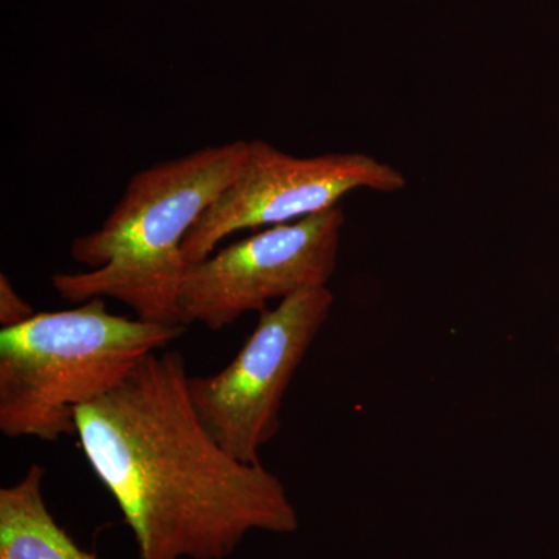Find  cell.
Here are the masks:
<instances>
[{"mask_svg": "<svg viewBox=\"0 0 559 559\" xmlns=\"http://www.w3.org/2000/svg\"><path fill=\"white\" fill-rule=\"evenodd\" d=\"M38 312L31 304H27L16 289L13 283L5 274H0V325L2 329H11V326L21 325L27 322Z\"/></svg>", "mask_w": 559, "mask_h": 559, "instance_id": "8", "label": "cell"}, {"mask_svg": "<svg viewBox=\"0 0 559 559\" xmlns=\"http://www.w3.org/2000/svg\"><path fill=\"white\" fill-rule=\"evenodd\" d=\"M186 325L110 314L105 299L38 312L0 331V430L9 439L76 436V411L116 389Z\"/></svg>", "mask_w": 559, "mask_h": 559, "instance_id": "3", "label": "cell"}, {"mask_svg": "<svg viewBox=\"0 0 559 559\" xmlns=\"http://www.w3.org/2000/svg\"><path fill=\"white\" fill-rule=\"evenodd\" d=\"M189 380L180 353H151L76 411L81 450L132 530L139 559H226L250 532L299 528L278 477L231 457L202 425Z\"/></svg>", "mask_w": 559, "mask_h": 559, "instance_id": "1", "label": "cell"}, {"mask_svg": "<svg viewBox=\"0 0 559 559\" xmlns=\"http://www.w3.org/2000/svg\"><path fill=\"white\" fill-rule=\"evenodd\" d=\"M44 477L46 469L32 465L20 481L0 489V559H98L51 516Z\"/></svg>", "mask_w": 559, "mask_h": 559, "instance_id": "7", "label": "cell"}, {"mask_svg": "<svg viewBox=\"0 0 559 559\" xmlns=\"http://www.w3.org/2000/svg\"><path fill=\"white\" fill-rule=\"evenodd\" d=\"M246 153L248 142L235 140L135 173L100 229L70 246L72 259L91 271L58 272L53 289L72 304L114 299L135 318L186 325L179 310L182 242L237 178Z\"/></svg>", "mask_w": 559, "mask_h": 559, "instance_id": "2", "label": "cell"}, {"mask_svg": "<svg viewBox=\"0 0 559 559\" xmlns=\"http://www.w3.org/2000/svg\"><path fill=\"white\" fill-rule=\"evenodd\" d=\"M329 286L301 289L261 312L255 330L226 369L190 377L191 404L202 425L231 457L248 465L280 429V411L294 374L325 325Z\"/></svg>", "mask_w": 559, "mask_h": 559, "instance_id": "4", "label": "cell"}, {"mask_svg": "<svg viewBox=\"0 0 559 559\" xmlns=\"http://www.w3.org/2000/svg\"><path fill=\"white\" fill-rule=\"evenodd\" d=\"M406 183L403 173L370 154L297 157L250 140L237 178L183 240V259L187 264L207 259L237 231L296 223L337 207L352 191L396 193Z\"/></svg>", "mask_w": 559, "mask_h": 559, "instance_id": "5", "label": "cell"}, {"mask_svg": "<svg viewBox=\"0 0 559 559\" xmlns=\"http://www.w3.org/2000/svg\"><path fill=\"white\" fill-rule=\"evenodd\" d=\"M345 212L337 207L255 235L187 264L179 289L186 325L219 331L271 300L329 286L337 267Z\"/></svg>", "mask_w": 559, "mask_h": 559, "instance_id": "6", "label": "cell"}]
</instances>
